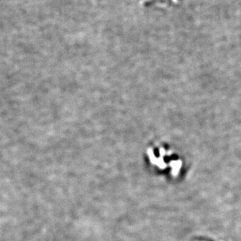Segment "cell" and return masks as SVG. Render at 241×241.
I'll use <instances>...</instances> for the list:
<instances>
[]
</instances>
